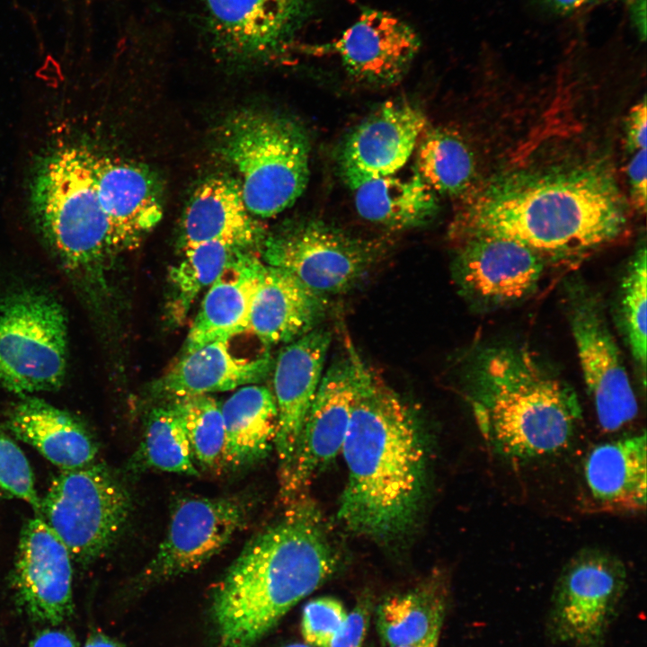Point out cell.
<instances>
[{
  "mask_svg": "<svg viewBox=\"0 0 647 647\" xmlns=\"http://www.w3.org/2000/svg\"><path fill=\"white\" fill-rule=\"evenodd\" d=\"M626 209L617 185L597 166L525 171L472 194L452 222L455 241L489 235L518 241L548 262L576 261L616 240Z\"/></svg>",
  "mask_w": 647,
  "mask_h": 647,
  "instance_id": "1",
  "label": "cell"
},
{
  "mask_svg": "<svg viewBox=\"0 0 647 647\" xmlns=\"http://www.w3.org/2000/svg\"><path fill=\"white\" fill-rule=\"evenodd\" d=\"M357 391L341 448L348 477L338 519L351 533L379 542L415 524L426 483V450L416 414L356 357Z\"/></svg>",
  "mask_w": 647,
  "mask_h": 647,
  "instance_id": "2",
  "label": "cell"
},
{
  "mask_svg": "<svg viewBox=\"0 0 647 647\" xmlns=\"http://www.w3.org/2000/svg\"><path fill=\"white\" fill-rule=\"evenodd\" d=\"M339 555L305 497L244 545L217 584L209 614L218 647H253L337 571Z\"/></svg>",
  "mask_w": 647,
  "mask_h": 647,
  "instance_id": "3",
  "label": "cell"
},
{
  "mask_svg": "<svg viewBox=\"0 0 647 647\" xmlns=\"http://www.w3.org/2000/svg\"><path fill=\"white\" fill-rule=\"evenodd\" d=\"M464 395L491 448L527 461L566 448L581 421L574 389L530 350L483 345L462 366Z\"/></svg>",
  "mask_w": 647,
  "mask_h": 647,
  "instance_id": "4",
  "label": "cell"
},
{
  "mask_svg": "<svg viewBox=\"0 0 647 647\" xmlns=\"http://www.w3.org/2000/svg\"><path fill=\"white\" fill-rule=\"evenodd\" d=\"M95 154L68 146L47 155L35 174L31 207L43 236L65 265L96 269L118 250L99 200Z\"/></svg>",
  "mask_w": 647,
  "mask_h": 647,
  "instance_id": "5",
  "label": "cell"
},
{
  "mask_svg": "<svg viewBox=\"0 0 647 647\" xmlns=\"http://www.w3.org/2000/svg\"><path fill=\"white\" fill-rule=\"evenodd\" d=\"M221 156L239 173L253 216L270 217L292 206L309 179L306 130L278 113L244 110L231 115L217 137Z\"/></svg>",
  "mask_w": 647,
  "mask_h": 647,
  "instance_id": "6",
  "label": "cell"
},
{
  "mask_svg": "<svg viewBox=\"0 0 647 647\" xmlns=\"http://www.w3.org/2000/svg\"><path fill=\"white\" fill-rule=\"evenodd\" d=\"M130 494L106 465L93 462L62 470L40 501L39 515L58 536L72 559L89 563L106 554L124 531Z\"/></svg>",
  "mask_w": 647,
  "mask_h": 647,
  "instance_id": "7",
  "label": "cell"
},
{
  "mask_svg": "<svg viewBox=\"0 0 647 647\" xmlns=\"http://www.w3.org/2000/svg\"><path fill=\"white\" fill-rule=\"evenodd\" d=\"M67 363L61 305L26 290L0 298V385L22 395L58 389Z\"/></svg>",
  "mask_w": 647,
  "mask_h": 647,
  "instance_id": "8",
  "label": "cell"
},
{
  "mask_svg": "<svg viewBox=\"0 0 647 647\" xmlns=\"http://www.w3.org/2000/svg\"><path fill=\"white\" fill-rule=\"evenodd\" d=\"M264 262L288 270L324 296L346 293L381 259L382 244L352 236L319 219L288 222L262 243Z\"/></svg>",
  "mask_w": 647,
  "mask_h": 647,
  "instance_id": "9",
  "label": "cell"
},
{
  "mask_svg": "<svg viewBox=\"0 0 647 647\" xmlns=\"http://www.w3.org/2000/svg\"><path fill=\"white\" fill-rule=\"evenodd\" d=\"M563 301L598 423L605 431H616L636 417L638 405L604 305L577 277L565 281Z\"/></svg>",
  "mask_w": 647,
  "mask_h": 647,
  "instance_id": "10",
  "label": "cell"
},
{
  "mask_svg": "<svg viewBox=\"0 0 647 647\" xmlns=\"http://www.w3.org/2000/svg\"><path fill=\"white\" fill-rule=\"evenodd\" d=\"M626 577L624 563L608 552L577 553L554 587L547 619L550 637L571 647H604Z\"/></svg>",
  "mask_w": 647,
  "mask_h": 647,
  "instance_id": "11",
  "label": "cell"
},
{
  "mask_svg": "<svg viewBox=\"0 0 647 647\" xmlns=\"http://www.w3.org/2000/svg\"><path fill=\"white\" fill-rule=\"evenodd\" d=\"M251 510L252 503L244 496L179 499L157 551L137 576V589L203 566L243 529Z\"/></svg>",
  "mask_w": 647,
  "mask_h": 647,
  "instance_id": "12",
  "label": "cell"
},
{
  "mask_svg": "<svg viewBox=\"0 0 647 647\" xmlns=\"http://www.w3.org/2000/svg\"><path fill=\"white\" fill-rule=\"evenodd\" d=\"M345 348L324 372L292 457L279 473L280 495L288 505L304 498L316 474L341 452L357 391L358 350L348 337Z\"/></svg>",
  "mask_w": 647,
  "mask_h": 647,
  "instance_id": "13",
  "label": "cell"
},
{
  "mask_svg": "<svg viewBox=\"0 0 647 647\" xmlns=\"http://www.w3.org/2000/svg\"><path fill=\"white\" fill-rule=\"evenodd\" d=\"M452 273L475 309L491 311L522 302L537 289L547 260L506 237L474 235L458 241Z\"/></svg>",
  "mask_w": 647,
  "mask_h": 647,
  "instance_id": "14",
  "label": "cell"
},
{
  "mask_svg": "<svg viewBox=\"0 0 647 647\" xmlns=\"http://www.w3.org/2000/svg\"><path fill=\"white\" fill-rule=\"evenodd\" d=\"M312 0H205L215 49L231 61L267 59L289 43Z\"/></svg>",
  "mask_w": 647,
  "mask_h": 647,
  "instance_id": "15",
  "label": "cell"
},
{
  "mask_svg": "<svg viewBox=\"0 0 647 647\" xmlns=\"http://www.w3.org/2000/svg\"><path fill=\"white\" fill-rule=\"evenodd\" d=\"M72 557L51 527L37 515L23 526L16 552L17 598L36 621L53 625L73 612Z\"/></svg>",
  "mask_w": 647,
  "mask_h": 647,
  "instance_id": "16",
  "label": "cell"
},
{
  "mask_svg": "<svg viewBox=\"0 0 647 647\" xmlns=\"http://www.w3.org/2000/svg\"><path fill=\"white\" fill-rule=\"evenodd\" d=\"M427 124L423 112L404 102L383 104L346 137L340 171L353 191L367 182L395 174L414 152Z\"/></svg>",
  "mask_w": 647,
  "mask_h": 647,
  "instance_id": "17",
  "label": "cell"
},
{
  "mask_svg": "<svg viewBox=\"0 0 647 647\" xmlns=\"http://www.w3.org/2000/svg\"><path fill=\"white\" fill-rule=\"evenodd\" d=\"M332 334L316 327L288 342L274 360L273 389L278 408L274 447L279 471L288 465L303 423L321 383Z\"/></svg>",
  "mask_w": 647,
  "mask_h": 647,
  "instance_id": "18",
  "label": "cell"
},
{
  "mask_svg": "<svg viewBox=\"0 0 647 647\" xmlns=\"http://www.w3.org/2000/svg\"><path fill=\"white\" fill-rule=\"evenodd\" d=\"M334 47L351 76L385 85L404 75L420 49L421 40L413 28L395 15L366 8Z\"/></svg>",
  "mask_w": 647,
  "mask_h": 647,
  "instance_id": "19",
  "label": "cell"
},
{
  "mask_svg": "<svg viewBox=\"0 0 647 647\" xmlns=\"http://www.w3.org/2000/svg\"><path fill=\"white\" fill-rule=\"evenodd\" d=\"M94 177L117 248L136 246L163 217L158 181L144 166L97 155Z\"/></svg>",
  "mask_w": 647,
  "mask_h": 647,
  "instance_id": "20",
  "label": "cell"
},
{
  "mask_svg": "<svg viewBox=\"0 0 647 647\" xmlns=\"http://www.w3.org/2000/svg\"><path fill=\"white\" fill-rule=\"evenodd\" d=\"M265 237L264 228L245 206L240 182L230 176L205 180L192 193L183 213V250L206 242L261 250Z\"/></svg>",
  "mask_w": 647,
  "mask_h": 647,
  "instance_id": "21",
  "label": "cell"
},
{
  "mask_svg": "<svg viewBox=\"0 0 647 647\" xmlns=\"http://www.w3.org/2000/svg\"><path fill=\"white\" fill-rule=\"evenodd\" d=\"M264 267L253 250H240L235 255L206 293L187 335L184 353L249 330Z\"/></svg>",
  "mask_w": 647,
  "mask_h": 647,
  "instance_id": "22",
  "label": "cell"
},
{
  "mask_svg": "<svg viewBox=\"0 0 647 647\" xmlns=\"http://www.w3.org/2000/svg\"><path fill=\"white\" fill-rule=\"evenodd\" d=\"M327 297L286 270L265 263L251 310L249 330L264 345L288 343L318 327Z\"/></svg>",
  "mask_w": 647,
  "mask_h": 647,
  "instance_id": "23",
  "label": "cell"
},
{
  "mask_svg": "<svg viewBox=\"0 0 647 647\" xmlns=\"http://www.w3.org/2000/svg\"><path fill=\"white\" fill-rule=\"evenodd\" d=\"M229 341H217L183 353L173 367L155 382L158 397L177 399L224 392L263 380L274 360L269 353L247 359L234 356Z\"/></svg>",
  "mask_w": 647,
  "mask_h": 647,
  "instance_id": "24",
  "label": "cell"
},
{
  "mask_svg": "<svg viewBox=\"0 0 647 647\" xmlns=\"http://www.w3.org/2000/svg\"><path fill=\"white\" fill-rule=\"evenodd\" d=\"M645 431L597 445L583 465L585 485L603 510L641 511L646 507Z\"/></svg>",
  "mask_w": 647,
  "mask_h": 647,
  "instance_id": "25",
  "label": "cell"
},
{
  "mask_svg": "<svg viewBox=\"0 0 647 647\" xmlns=\"http://www.w3.org/2000/svg\"><path fill=\"white\" fill-rule=\"evenodd\" d=\"M7 428L62 470L87 465L98 454L95 439L83 422L36 397L25 398L14 406Z\"/></svg>",
  "mask_w": 647,
  "mask_h": 647,
  "instance_id": "26",
  "label": "cell"
},
{
  "mask_svg": "<svg viewBox=\"0 0 647 647\" xmlns=\"http://www.w3.org/2000/svg\"><path fill=\"white\" fill-rule=\"evenodd\" d=\"M225 423L222 463L234 469L263 459L274 447L278 408L273 393L256 384L240 387L221 407Z\"/></svg>",
  "mask_w": 647,
  "mask_h": 647,
  "instance_id": "27",
  "label": "cell"
},
{
  "mask_svg": "<svg viewBox=\"0 0 647 647\" xmlns=\"http://www.w3.org/2000/svg\"><path fill=\"white\" fill-rule=\"evenodd\" d=\"M396 174V173H395ZM365 182L355 191V207L364 219L391 230L424 225L439 208L437 193L414 170Z\"/></svg>",
  "mask_w": 647,
  "mask_h": 647,
  "instance_id": "28",
  "label": "cell"
},
{
  "mask_svg": "<svg viewBox=\"0 0 647 647\" xmlns=\"http://www.w3.org/2000/svg\"><path fill=\"white\" fill-rule=\"evenodd\" d=\"M447 605V581L438 574L414 589L386 598L377 610L378 634L388 647L439 637Z\"/></svg>",
  "mask_w": 647,
  "mask_h": 647,
  "instance_id": "29",
  "label": "cell"
},
{
  "mask_svg": "<svg viewBox=\"0 0 647 647\" xmlns=\"http://www.w3.org/2000/svg\"><path fill=\"white\" fill-rule=\"evenodd\" d=\"M416 146L415 171L436 192L456 196L473 180V156L463 140L444 129L424 130Z\"/></svg>",
  "mask_w": 647,
  "mask_h": 647,
  "instance_id": "30",
  "label": "cell"
},
{
  "mask_svg": "<svg viewBox=\"0 0 647 647\" xmlns=\"http://www.w3.org/2000/svg\"><path fill=\"white\" fill-rule=\"evenodd\" d=\"M242 249L220 242H206L183 250V258L169 270L168 314L182 324L200 291L217 279Z\"/></svg>",
  "mask_w": 647,
  "mask_h": 647,
  "instance_id": "31",
  "label": "cell"
},
{
  "mask_svg": "<svg viewBox=\"0 0 647 647\" xmlns=\"http://www.w3.org/2000/svg\"><path fill=\"white\" fill-rule=\"evenodd\" d=\"M140 456L147 466L161 471L199 475L182 419L173 403L155 407L148 414Z\"/></svg>",
  "mask_w": 647,
  "mask_h": 647,
  "instance_id": "32",
  "label": "cell"
},
{
  "mask_svg": "<svg viewBox=\"0 0 647 647\" xmlns=\"http://www.w3.org/2000/svg\"><path fill=\"white\" fill-rule=\"evenodd\" d=\"M645 244L640 245L629 261L622 277L616 307V322L642 377L646 384V283Z\"/></svg>",
  "mask_w": 647,
  "mask_h": 647,
  "instance_id": "33",
  "label": "cell"
},
{
  "mask_svg": "<svg viewBox=\"0 0 647 647\" xmlns=\"http://www.w3.org/2000/svg\"><path fill=\"white\" fill-rule=\"evenodd\" d=\"M172 403L182 419L193 459L203 467H214L222 462L225 423L217 401L208 394H199Z\"/></svg>",
  "mask_w": 647,
  "mask_h": 647,
  "instance_id": "34",
  "label": "cell"
},
{
  "mask_svg": "<svg viewBox=\"0 0 647 647\" xmlns=\"http://www.w3.org/2000/svg\"><path fill=\"white\" fill-rule=\"evenodd\" d=\"M0 497L19 499L39 514L40 501L31 465L18 445L0 430Z\"/></svg>",
  "mask_w": 647,
  "mask_h": 647,
  "instance_id": "35",
  "label": "cell"
},
{
  "mask_svg": "<svg viewBox=\"0 0 647 647\" xmlns=\"http://www.w3.org/2000/svg\"><path fill=\"white\" fill-rule=\"evenodd\" d=\"M349 612L339 599L322 597L310 600L303 608L301 633L312 647H325L345 622Z\"/></svg>",
  "mask_w": 647,
  "mask_h": 647,
  "instance_id": "36",
  "label": "cell"
},
{
  "mask_svg": "<svg viewBox=\"0 0 647 647\" xmlns=\"http://www.w3.org/2000/svg\"><path fill=\"white\" fill-rule=\"evenodd\" d=\"M369 603H359L325 647H362L369 624Z\"/></svg>",
  "mask_w": 647,
  "mask_h": 647,
  "instance_id": "37",
  "label": "cell"
},
{
  "mask_svg": "<svg viewBox=\"0 0 647 647\" xmlns=\"http://www.w3.org/2000/svg\"><path fill=\"white\" fill-rule=\"evenodd\" d=\"M646 149L636 151L627 166L634 205L643 212L646 208Z\"/></svg>",
  "mask_w": 647,
  "mask_h": 647,
  "instance_id": "38",
  "label": "cell"
},
{
  "mask_svg": "<svg viewBox=\"0 0 647 647\" xmlns=\"http://www.w3.org/2000/svg\"><path fill=\"white\" fill-rule=\"evenodd\" d=\"M646 101L635 104L626 119V146L631 151L646 149Z\"/></svg>",
  "mask_w": 647,
  "mask_h": 647,
  "instance_id": "39",
  "label": "cell"
},
{
  "mask_svg": "<svg viewBox=\"0 0 647 647\" xmlns=\"http://www.w3.org/2000/svg\"><path fill=\"white\" fill-rule=\"evenodd\" d=\"M29 647H77L74 634L65 629L47 628L38 632Z\"/></svg>",
  "mask_w": 647,
  "mask_h": 647,
  "instance_id": "40",
  "label": "cell"
},
{
  "mask_svg": "<svg viewBox=\"0 0 647 647\" xmlns=\"http://www.w3.org/2000/svg\"><path fill=\"white\" fill-rule=\"evenodd\" d=\"M646 0H630L629 10L632 22L638 35L644 40L646 35Z\"/></svg>",
  "mask_w": 647,
  "mask_h": 647,
  "instance_id": "41",
  "label": "cell"
},
{
  "mask_svg": "<svg viewBox=\"0 0 647 647\" xmlns=\"http://www.w3.org/2000/svg\"><path fill=\"white\" fill-rule=\"evenodd\" d=\"M551 11L566 14L572 13L594 0H537Z\"/></svg>",
  "mask_w": 647,
  "mask_h": 647,
  "instance_id": "42",
  "label": "cell"
},
{
  "mask_svg": "<svg viewBox=\"0 0 647 647\" xmlns=\"http://www.w3.org/2000/svg\"><path fill=\"white\" fill-rule=\"evenodd\" d=\"M83 647H125V645L101 631H93L88 635Z\"/></svg>",
  "mask_w": 647,
  "mask_h": 647,
  "instance_id": "43",
  "label": "cell"
},
{
  "mask_svg": "<svg viewBox=\"0 0 647 647\" xmlns=\"http://www.w3.org/2000/svg\"><path fill=\"white\" fill-rule=\"evenodd\" d=\"M439 637H435L430 640H428L423 643H420L417 644H412V645H403V646H397V647H438Z\"/></svg>",
  "mask_w": 647,
  "mask_h": 647,
  "instance_id": "44",
  "label": "cell"
},
{
  "mask_svg": "<svg viewBox=\"0 0 647 647\" xmlns=\"http://www.w3.org/2000/svg\"><path fill=\"white\" fill-rule=\"evenodd\" d=\"M283 647H312V646L306 643H293L287 644Z\"/></svg>",
  "mask_w": 647,
  "mask_h": 647,
  "instance_id": "45",
  "label": "cell"
}]
</instances>
